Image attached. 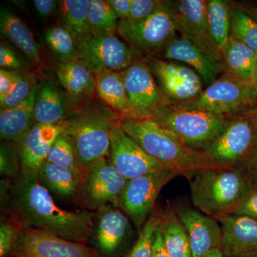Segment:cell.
<instances>
[{"mask_svg": "<svg viewBox=\"0 0 257 257\" xmlns=\"http://www.w3.org/2000/svg\"><path fill=\"white\" fill-rule=\"evenodd\" d=\"M1 200L5 214L23 227L84 244L92 235L96 213L59 207L36 173L21 171L17 178L2 180Z\"/></svg>", "mask_w": 257, "mask_h": 257, "instance_id": "obj_1", "label": "cell"}, {"mask_svg": "<svg viewBox=\"0 0 257 257\" xmlns=\"http://www.w3.org/2000/svg\"><path fill=\"white\" fill-rule=\"evenodd\" d=\"M120 126L150 156L189 180L199 171L227 167L216 163L204 152L189 148L153 119H122Z\"/></svg>", "mask_w": 257, "mask_h": 257, "instance_id": "obj_2", "label": "cell"}, {"mask_svg": "<svg viewBox=\"0 0 257 257\" xmlns=\"http://www.w3.org/2000/svg\"><path fill=\"white\" fill-rule=\"evenodd\" d=\"M189 181L194 207L217 221L234 214L256 184L241 166L199 171Z\"/></svg>", "mask_w": 257, "mask_h": 257, "instance_id": "obj_3", "label": "cell"}, {"mask_svg": "<svg viewBox=\"0 0 257 257\" xmlns=\"http://www.w3.org/2000/svg\"><path fill=\"white\" fill-rule=\"evenodd\" d=\"M121 118L109 108L87 105L62 123V133L71 140L83 167L109 157L111 130Z\"/></svg>", "mask_w": 257, "mask_h": 257, "instance_id": "obj_4", "label": "cell"}, {"mask_svg": "<svg viewBox=\"0 0 257 257\" xmlns=\"http://www.w3.org/2000/svg\"><path fill=\"white\" fill-rule=\"evenodd\" d=\"M152 119L175 134L184 145L198 151H203L217 138L229 121V118L183 109L173 102L161 108Z\"/></svg>", "mask_w": 257, "mask_h": 257, "instance_id": "obj_5", "label": "cell"}, {"mask_svg": "<svg viewBox=\"0 0 257 257\" xmlns=\"http://www.w3.org/2000/svg\"><path fill=\"white\" fill-rule=\"evenodd\" d=\"M177 32L175 1H162L157 11L143 23L132 25L120 20L116 33L134 55L145 60L155 57V54L162 53L167 45L177 37Z\"/></svg>", "mask_w": 257, "mask_h": 257, "instance_id": "obj_6", "label": "cell"}, {"mask_svg": "<svg viewBox=\"0 0 257 257\" xmlns=\"http://www.w3.org/2000/svg\"><path fill=\"white\" fill-rule=\"evenodd\" d=\"M174 104L183 109L230 118L256 107L257 87L253 83L243 82L224 72L197 97Z\"/></svg>", "mask_w": 257, "mask_h": 257, "instance_id": "obj_7", "label": "cell"}, {"mask_svg": "<svg viewBox=\"0 0 257 257\" xmlns=\"http://www.w3.org/2000/svg\"><path fill=\"white\" fill-rule=\"evenodd\" d=\"M256 140L257 106L230 117L224 131L202 152L219 165L242 167Z\"/></svg>", "mask_w": 257, "mask_h": 257, "instance_id": "obj_8", "label": "cell"}, {"mask_svg": "<svg viewBox=\"0 0 257 257\" xmlns=\"http://www.w3.org/2000/svg\"><path fill=\"white\" fill-rule=\"evenodd\" d=\"M126 182L109 157L99 159L84 167L75 201L91 211L107 205L119 207Z\"/></svg>", "mask_w": 257, "mask_h": 257, "instance_id": "obj_9", "label": "cell"}, {"mask_svg": "<svg viewBox=\"0 0 257 257\" xmlns=\"http://www.w3.org/2000/svg\"><path fill=\"white\" fill-rule=\"evenodd\" d=\"M77 60L96 74L107 71L121 72L133 65L136 59L116 34L89 33L78 40Z\"/></svg>", "mask_w": 257, "mask_h": 257, "instance_id": "obj_10", "label": "cell"}, {"mask_svg": "<svg viewBox=\"0 0 257 257\" xmlns=\"http://www.w3.org/2000/svg\"><path fill=\"white\" fill-rule=\"evenodd\" d=\"M178 175L176 171L166 168L128 180L119 207L141 229L152 215L161 190Z\"/></svg>", "mask_w": 257, "mask_h": 257, "instance_id": "obj_11", "label": "cell"}, {"mask_svg": "<svg viewBox=\"0 0 257 257\" xmlns=\"http://www.w3.org/2000/svg\"><path fill=\"white\" fill-rule=\"evenodd\" d=\"M121 72L128 99L140 119H152L171 102L161 90L146 60H136Z\"/></svg>", "mask_w": 257, "mask_h": 257, "instance_id": "obj_12", "label": "cell"}, {"mask_svg": "<svg viewBox=\"0 0 257 257\" xmlns=\"http://www.w3.org/2000/svg\"><path fill=\"white\" fill-rule=\"evenodd\" d=\"M145 60L161 90L171 102H187L204 90L202 78L185 64L157 57Z\"/></svg>", "mask_w": 257, "mask_h": 257, "instance_id": "obj_13", "label": "cell"}, {"mask_svg": "<svg viewBox=\"0 0 257 257\" xmlns=\"http://www.w3.org/2000/svg\"><path fill=\"white\" fill-rule=\"evenodd\" d=\"M13 257H100L99 253L84 243L23 227L14 249Z\"/></svg>", "mask_w": 257, "mask_h": 257, "instance_id": "obj_14", "label": "cell"}, {"mask_svg": "<svg viewBox=\"0 0 257 257\" xmlns=\"http://www.w3.org/2000/svg\"><path fill=\"white\" fill-rule=\"evenodd\" d=\"M177 28L181 36L194 44L216 62H222L220 51L208 23L206 0L175 1Z\"/></svg>", "mask_w": 257, "mask_h": 257, "instance_id": "obj_15", "label": "cell"}, {"mask_svg": "<svg viewBox=\"0 0 257 257\" xmlns=\"http://www.w3.org/2000/svg\"><path fill=\"white\" fill-rule=\"evenodd\" d=\"M109 160L126 180L167 168L144 151L121 128L111 130Z\"/></svg>", "mask_w": 257, "mask_h": 257, "instance_id": "obj_16", "label": "cell"}, {"mask_svg": "<svg viewBox=\"0 0 257 257\" xmlns=\"http://www.w3.org/2000/svg\"><path fill=\"white\" fill-rule=\"evenodd\" d=\"M175 211L188 234L192 257L221 249L222 231L219 221L188 206L179 205Z\"/></svg>", "mask_w": 257, "mask_h": 257, "instance_id": "obj_17", "label": "cell"}, {"mask_svg": "<svg viewBox=\"0 0 257 257\" xmlns=\"http://www.w3.org/2000/svg\"><path fill=\"white\" fill-rule=\"evenodd\" d=\"M222 231L221 250L227 257H257V221L231 215L219 220Z\"/></svg>", "mask_w": 257, "mask_h": 257, "instance_id": "obj_18", "label": "cell"}, {"mask_svg": "<svg viewBox=\"0 0 257 257\" xmlns=\"http://www.w3.org/2000/svg\"><path fill=\"white\" fill-rule=\"evenodd\" d=\"M131 220L119 207L104 206L96 211L92 234L101 253L116 252L131 233Z\"/></svg>", "mask_w": 257, "mask_h": 257, "instance_id": "obj_19", "label": "cell"}, {"mask_svg": "<svg viewBox=\"0 0 257 257\" xmlns=\"http://www.w3.org/2000/svg\"><path fill=\"white\" fill-rule=\"evenodd\" d=\"M162 55L165 60L182 62L195 71L207 87L224 72L223 63L212 60L182 36L172 40L165 47Z\"/></svg>", "mask_w": 257, "mask_h": 257, "instance_id": "obj_20", "label": "cell"}, {"mask_svg": "<svg viewBox=\"0 0 257 257\" xmlns=\"http://www.w3.org/2000/svg\"><path fill=\"white\" fill-rule=\"evenodd\" d=\"M57 79L76 105L87 106L95 94L96 76L78 60L56 64Z\"/></svg>", "mask_w": 257, "mask_h": 257, "instance_id": "obj_21", "label": "cell"}, {"mask_svg": "<svg viewBox=\"0 0 257 257\" xmlns=\"http://www.w3.org/2000/svg\"><path fill=\"white\" fill-rule=\"evenodd\" d=\"M62 130V125L35 124L20 145L21 171L37 174Z\"/></svg>", "mask_w": 257, "mask_h": 257, "instance_id": "obj_22", "label": "cell"}, {"mask_svg": "<svg viewBox=\"0 0 257 257\" xmlns=\"http://www.w3.org/2000/svg\"><path fill=\"white\" fill-rule=\"evenodd\" d=\"M38 86L35 85L28 99L20 105L0 110L2 141L21 145L24 139L35 125L34 109Z\"/></svg>", "mask_w": 257, "mask_h": 257, "instance_id": "obj_23", "label": "cell"}, {"mask_svg": "<svg viewBox=\"0 0 257 257\" xmlns=\"http://www.w3.org/2000/svg\"><path fill=\"white\" fill-rule=\"evenodd\" d=\"M95 76V94L104 105L121 119H140L128 99L121 72L107 71Z\"/></svg>", "mask_w": 257, "mask_h": 257, "instance_id": "obj_24", "label": "cell"}, {"mask_svg": "<svg viewBox=\"0 0 257 257\" xmlns=\"http://www.w3.org/2000/svg\"><path fill=\"white\" fill-rule=\"evenodd\" d=\"M68 103L63 93L51 81H45L37 88L34 109L35 124L61 125L68 119Z\"/></svg>", "mask_w": 257, "mask_h": 257, "instance_id": "obj_25", "label": "cell"}, {"mask_svg": "<svg viewBox=\"0 0 257 257\" xmlns=\"http://www.w3.org/2000/svg\"><path fill=\"white\" fill-rule=\"evenodd\" d=\"M0 30L3 36L26 56L35 66L42 64L40 45L28 25L5 6L0 10Z\"/></svg>", "mask_w": 257, "mask_h": 257, "instance_id": "obj_26", "label": "cell"}, {"mask_svg": "<svg viewBox=\"0 0 257 257\" xmlns=\"http://www.w3.org/2000/svg\"><path fill=\"white\" fill-rule=\"evenodd\" d=\"M220 53L224 72L243 82L254 84L257 52L230 36Z\"/></svg>", "mask_w": 257, "mask_h": 257, "instance_id": "obj_27", "label": "cell"}, {"mask_svg": "<svg viewBox=\"0 0 257 257\" xmlns=\"http://www.w3.org/2000/svg\"><path fill=\"white\" fill-rule=\"evenodd\" d=\"M37 177L42 186L50 193L62 199H74L77 196L82 175L71 170L45 161Z\"/></svg>", "mask_w": 257, "mask_h": 257, "instance_id": "obj_28", "label": "cell"}, {"mask_svg": "<svg viewBox=\"0 0 257 257\" xmlns=\"http://www.w3.org/2000/svg\"><path fill=\"white\" fill-rule=\"evenodd\" d=\"M159 226L170 257H192L188 234L175 209L167 207L160 212Z\"/></svg>", "mask_w": 257, "mask_h": 257, "instance_id": "obj_29", "label": "cell"}, {"mask_svg": "<svg viewBox=\"0 0 257 257\" xmlns=\"http://www.w3.org/2000/svg\"><path fill=\"white\" fill-rule=\"evenodd\" d=\"M45 41L59 62L77 60L78 41L62 23L52 25L45 30Z\"/></svg>", "mask_w": 257, "mask_h": 257, "instance_id": "obj_30", "label": "cell"}, {"mask_svg": "<svg viewBox=\"0 0 257 257\" xmlns=\"http://www.w3.org/2000/svg\"><path fill=\"white\" fill-rule=\"evenodd\" d=\"M89 0H62L59 10L62 23L72 32L77 41L91 33L88 23Z\"/></svg>", "mask_w": 257, "mask_h": 257, "instance_id": "obj_31", "label": "cell"}, {"mask_svg": "<svg viewBox=\"0 0 257 257\" xmlns=\"http://www.w3.org/2000/svg\"><path fill=\"white\" fill-rule=\"evenodd\" d=\"M207 15L211 35L220 51L230 37L229 4L224 0H207Z\"/></svg>", "mask_w": 257, "mask_h": 257, "instance_id": "obj_32", "label": "cell"}, {"mask_svg": "<svg viewBox=\"0 0 257 257\" xmlns=\"http://www.w3.org/2000/svg\"><path fill=\"white\" fill-rule=\"evenodd\" d=\"M105 0H89L88 23L91 33L114 35L120 20Z\"/></svg>", "mask_w": 257, "mask_h": 257, "instance_id": "obj_33", "label": "cell"}, {"mask_svg": "<svg viewBox=\"0 0 257 257\" xmlns=\"http://www.w3.org/2000/svg\"><path fill=\"white\" fill-rule=\"evenodd\" d=\"M230 36L257 52V23L237 7H230Z\"/></svg>", "mask_w": 257, "mask_h": 257, "instance_id": "obj_34", "label": "cell"}, {"mask_svg": "<svg viewBox=\"0 0 257 257\" xmlns=\"http://www.w3.org/2000/svg\"><path fill=\"white\" fill-rule=\"evenodd\" d=\"M46 161L54 165L74 171L82 176L84 172V167L79 162L73 144L63 133L56 139Z\"/></svg>", "mask_w": 257, "mask_h": 257, "instance_id": "obj_35", "label": "cell"}, {"mask_svg": "<svg viewBox=\"0 0 257 257\" xmlns=\"http://www.w3.org/2000/svg\"><path fill=\"white\" fill-rule=\"evenodd\" d=\"M160 223V213H154L140 229L135 244L125 257H152L155 231Z\"/></svg>", "mask_w": 257, "mask_h": 257, "instance_id": "obj_36", "label": "cell"}, {"mask_svg": "<svg viewBox=\"0 0 257 257\" xmlns=\"http://www.w3.org/2000/svg\"><path fill=\"white\" fill-rule=\"evenodd\" d=\"M20 145L2 141L0 147V174L7 179L17 178L21 173Z\"/></svg>", "mask_w": 257, "mask_h": 257, "instance_id": "obj_37", "label": "cell"}, {"mask_svg": "<svg viewBox=\"0 0 257 257\" xmlns=\"http://www.w3.org/2000/svg\"><path fill=\"white\" fill-rule=\"evenodd\" d=\"M35 85L32 77L23 73L12 90L6 95L0 96L1 109H10L20 105L28 99Z\"/></svg>", "mask_w": 257, "mask_h": 257, "instance_id": "obj_38", "label": "cell"}, {"mask_svg": "<svg viewBox=\"0 0 257 257\" xmlns=\"http://www.w3.org/2000/svg\"><path fill=\"white\" fill-rule=\"evenodd\" d=\"M22 226L9 216H1L0 223V257L11 255L18 241Z\"/></svg>", "mask_w": 257, "mask_h": 257, "instance_id": "obj_39", "label": "cell"}, {"mask_svg": "<svg viewBox=\"0 0 257 257\" xmlns=\"http://www.w3.org/2000/svg\"><path fill=\"white\" fill-rule=\"evenodd\" d=\"M160 0H133L127 19L124 21L138 25L150 18L160 8Z\"/></svg>", "mask_w": 257, "mask_h": 257, "instance_id": "obj_40", "label": "cell"}, {"mask_svg": "<svg viewBox=\"0 0 257 257\" xmlns=\"http://www.w3.org/2000/svg\"><path fill=\"white\" fill-rule=\"evenodd\" d=\"M0 67L1 69L20 72L23 67L21 60L15 51L3 42L0 45Z\"/></svg>", "mask_w": 257, "mask_h": 257, "instance_id": "obj_41", "label": "cell"}, {"mask_svg": "<svg viewBox=\"0 0 257 257\" xmlns=\"http://www.w3.org/2000/svg\"><path fill=\"white\" fill-rule=\"evenodd\" d=\"M234 214L247 216L257 221V184L236 208Z\"/></svg>", "mask_w": 257, "mask_h": 257, "instance_id": "obj_42", "label": "cell"}, {"mask_svg": "<svg viewBox=\"0 0 257 257\" xmlns=\"http://www.w3.org/2000/svg\"><path fill=\"white\" fill-rule=\"evenodd\" d=\"M20 71L0 69V96L6 95L23 75Z\"/></svg>", "mask_w": 257, "mask_h": 257, "instance_id": "obj_43", "label": "cell"}, {"mask_svg": "<svg viewBox=\"0 0 257 257\" xmlns=\"http://www.w3.org/2000/svg\"><path fill=\"white\" fill-rule=\"evenodd\" d=\"M35 9L40 18L47 19L60 13L59 1L55 0H34L32 1Z\"/></svg>", "mask_w": 257, "mask_h": 257, "instance_id": "obj_44", "label": "cell"}, {"mask_svg": "<svg viewBox=\"0 0 257 257\" xmlns=\"http://www.w3.org/2000/svg\"><path fill=\"white\" fill-rule=\"evenodd\" d=\"M114 10L119 20H126L130 13L133 0H106Z\"/></svg>", "mask_w": 257, "mask_h": 257, "instance_id": "obj_45", "label": "cell"}, {"mask_svg": "<svg viewBox=\"0 0 257 257\" xmlns=\"http://www.w3.org/2000/svg\"><path fill=\"white\" fill-rule=\"evenodd\" d=\"M152 257H170L166 249L163 236L159 226L155 231V238L152 244Z\"/></svg>", "mask_w": 257, "mask_h": 257, "instance_id": "obj_46", "label": "cell"}, {"mask_svg": "<svg viewBox=\"0 0 257 257\" xmlns=\"http://www.w3.org/2000/svg\"><path fill=\"white\" fill-rule=\"evenodd\" d=\"M242 167L257 184V140L251 155L248 157Z\"/></svg>", "mask_w": 257, "mask_h": 257, "instance_id": "obj_47", "label": "cell"}, {"mask_svg": "<svg viewBox=\"0 0 257 257\" xmlns=\"http://www.w3.org/2000/svg\"><path fill=\"white\" fill-rule=\"evenodd\" d=\"M224 255L220 248H216L202 257H224Z\"/></svg>", "mask_w": 257, "mask_h": 257, "instance_id": "obj_48", "label": "cell"}, {"mask_svg": "<svg viewBox=\"0 0 257 257\" xmlns=\"http://www.w3.org/2000/svg\"><path fill=\"white\" fill-rule=\"evenodd\" d=\"M251 17L257 23V7H256V8H253L252 11H251Z\"/></svg>", "mask_w": 257, "mask_h": 257, "instance_id": "obj_49", "label": "cell"}, {"mask_svg": "<svg viewBox=\"0 0 257 257\" xmlns=\"http://www.w3.org/2000/svg\"><path fill=\"white\" fill-rule=\"evenodd\" d=\"M253 82H254V84H255V85H256V87H257V65H256V72H255L254 81H253Z\"/></svg>", "mask_w": 257, "mask_h": 257, "instance_id": "obj_50", "label": "cell"}]
</instances>
